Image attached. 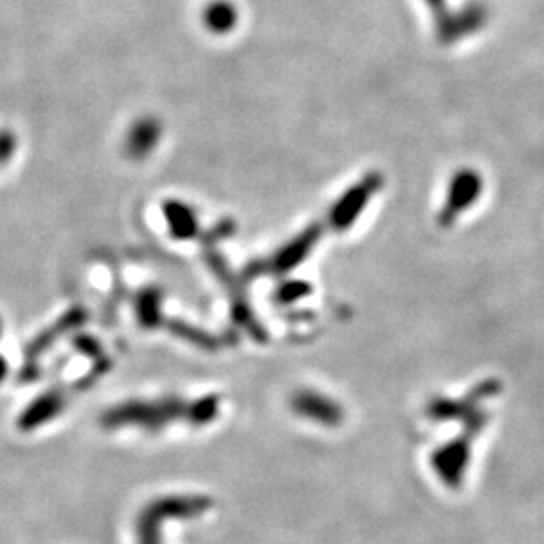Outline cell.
Listing matches in <instances>:
<instances>
[{
	"label": "cell",
	"instance_id": "13",
	"mask_svg": "<svg viewBox=\"0 0 544 544\" xmlns=\"http://www.w3.org/2000/svg\"><path fill=\"white\" fill-rule=\"evenodd\" d=\"M75 345L81 347V351H85L87 355H97L99 353V343L95 339H91V337H79L75 341Z\"/></svg>",
	"mask_w": 544,
	"mask_h": 544
},
{
	"label": "cell",
	"instance_id": "1",
	"mask_svg": "<svg viewBox=\"0 0 544 544\" xmlns=\"http://www.w3.org/2000/svg\"><path fill=\"white\" fill-rule=\"evenodd\" d=\"M482 186H484V182L476 170L464 168V170L456 172L454 178L450 180L446 202L440 212V224L450 226L456 222V218L460 214L470 210L476 204V200L480 198Z\"/></svg>",
	"mask_w": 544,
	"mask_h": 544
},
{
	"label": "cell",
	"instance_id": "9",
	"mask_svg": "<svg viewBox=\"0 0 544 544\" xmlns=\"http://www.w3.org/2000/svg\"><path fill=\"white\" fill-rule=\"evenodd\" d=\"M162 301L164 293L160 287H144L138 295H135V313H138L140 325L154 329L162 323Z\"/></svg>",
	"mask_w": 544,
	"mask_h": 544
},
{
	"label": "cell",
	"instance_id": "14",
	"mask_svg": "<svg viewBox=\"0 0 544 544\" xmlns=\"http://www.w3.org/2000/svg\"><path fill=\"white\" fill-rule=\"evenodd\" d=\"M426 3L430 5L434 15H438V17H442L446 13V0H426Z\"/></svg>",
	"mask_w": 544,
	"mask_h": 544
},
{
	"label": "cell",
	"instance_id": "16",
	"mask_svg": "<svg viewBox=\"0 0 544 544\" xmlns=\"http://www.w3.org/2000/svg\"><path fill=\"white\" fill-rule=\"evenodd\" d=\"M0 337H3V319H0Z\"/></svg>",
	"mask_w": 544,
	"mask_h": 544
},
{
	"label": "cell",
	"instance_id": "4",
	"mask_svg": "<svg viewBox=\"0 0 544 544\" xmlns=\"http://www.w3.org/2000/svg\"><path fill=\"white\" fill-rule=\"evenodd\" d=\"M317 238H319V226H311L301 236H297L293 242H289L287 246H283L277 252V256L272 258L270 264L264 266L262 262L260 264L254 262V266L256 268H264L262 275H264V272H289V270H293L297 264H301L309 256V252L315 246Z\"/></svg>",
	"mask_w": 544,
	"mask_h": 544
},
{
	"label": "cell",
	"instance_id": "5",
	"mask_svg": "<svg viewBox=\"0 0 544 544\" xmlns=\"http://www.w3.org/2000/svg\"><path fill=\"white\" fill-rule=\"evenodd\" d=\"M486 23V9L482 5H470L460 13H444L438 17V29L442 41H456L478 31Z\"/></svg>",
	"mask_w": 544,
	"mask_h": 544
},
{
	"label": "cell",
	"instance_id": "6",
	"mask_svg": "<svg viewBox=\"0 0 544 544\" xmlns=\"http://www.w3.org/2000/svg\"><path fill=\"white\" fill-rule=\"evenodd\" d=\"M164 216L170 228V234L174 240H194L200 232V222H198V214L196 210L182 202V200H166L164 206Z\"/></svg>",
	"mask_w": 544,
	"mask_h": 544
},
{
	"label": "cell",
	"instance_id": "11",
	"mask_svg": "<svg viewBox=\"0 0 544 544\" xmlns=\"http://www.w3.org/2000/svg\"><path fill=\"white\" fill-rule=\"evenodd\" d=\"M309 291H311V289H309L307 283H287V285L281 287L279 299H281L283 303H293V301H297V299L309 295Z\"/></svg>",
	"mask_w": 544,
	"mask_h": 544
},
{
	"label": "cell",
	"instance_id": "8",
	"mask_svg": "<svg viewBox=\"0 0 544 544\" xmlns=\"http://www.w3.org/2000/svg\"><path fill=\"white\" fill-rule=\"evenodd\" d=\"M87 319V311L83 307H71L49 331H45L43 335H39L31 345H29V355H37L41 351H45L49 345H53L61 335L69 333L71 329L79 327L81 323H85Z\"/></svg>",
	"mask_w": 544,
	"mask_h": 544
},
{
	"label": "cell",
	"instance_id": "12",
	"mask_svg": "<svg viewBox=\"0 0 544 544\" xmlns=\"http://www.w3.org/2000/svg\"><path fill=\"white\" fill-rule=\"evenodd\" d=\"M234 230V224L230 222V220H222L220 224H216L204 238H202V242H204V246L208 248V246H212L216 240H224V238H228L230 236V232Z\"/></svg>",
	"mask_w": 544,
	"mask_h": 544
},
{
	"label": "cell",
	"instance_id": "2",
	"mask_svg": "<svg viewBox=\"0 0 544 544\" xmlns=\"http://www.w3.org/2000/svg\"><path fill=\"white\" fill-rule=\"evenodd\" d=\"M381 188V176L379 174H369L363 178L357 186L349 188L333 206L331 210V226L335 230H347L365 210V204L373 198V194Z\"/></svg>",
	"mask_w": 544,
	"mask_h": 544
},
{
	"label": "cell",
	"instance_id": "10",
	"mask_svg": "<svg viewBox=\"0 0 544 544\" xmlns=\"http://www.w3.org/2000/svg\"><path fill=\"white\" fill-rule=\"evenodd\" d=\"M19 148L17 135L11 129H0V166H7Z\"/></svg>",
	"mask_w": 544,
	"mask_h": 544
},
{
	"label": "cell",
	"instance_id": "7",
	"mask_svg": "<svg viewBox=\"0 0 544 544\" xmlns=\"http://www.w3.org/2000/svg\"><path fill=\"white\" fill-rule=\"evenodd\" d=\"M202 21L212 35H228L238 25V11L230 0H212L202 13Z\"/></svg>",
	"mask_w": 544,
	"mask_h": 544
},
{
	"label": "cell",
	"instance_id": "15",
	"mask_svg": "<svg viewBox=\"0 0 544 544\" xmlns=\"http://www.w3.org/2000/svg\"><path fill=\"white\" fill-rule=\"evenodd\" d=\"M7 375H9V361L3 355H0V385H3Z\"/></svg>",
	"mask_w": 544,
	"mask_h": 544
},
{
	"label": "cell",
	"instance_id": "3",
	"mask_svg": "<svg viewBox=\"0 0 544 544\" xmlns=\"http://www.w3.org/2000/svg\"><path fill=\"white\" fill-rule=\"evenodd\" d=\"M162 135H164L162 121L156 119L154 115H144L129 125L125 133L123 152L129 160L142 162L148 156H152V152L158 148Z\"/></svg>",
	"mask_w": 544,
	"mask_h": 544
}]
</instances>
